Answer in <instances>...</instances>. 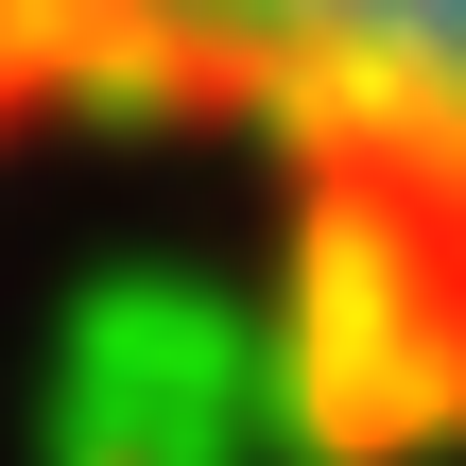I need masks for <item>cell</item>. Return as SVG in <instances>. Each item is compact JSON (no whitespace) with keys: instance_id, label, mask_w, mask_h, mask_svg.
Masks as SVG:
<instances>
[{"instance_id":"obj_1","label":"cell","mask_w":466,"mask_h":466,"mask_svg":"<svg viewBox=\"0 0 466 466\" xmlns=\"http://www.w3.org/2000/svg\"><path fill=\"white\" fill-rule=\"evenodd\" d=\"M35 156H208L294 450L466 466V0H0V173Z\"/></svg>"}]
</instances>
